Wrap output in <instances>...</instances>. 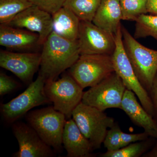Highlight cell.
I'll use <instances>...</instances> for the list:
<instances>
[{
	"instance_id": "26",
	"label": "cell",
	"mask_w": 157,
	"mask_h": 157,
	"mask_svg": "<svg viewBox=\"0 0 157 157\" xmlns=\"http://www.w3.org/2000/svg\"><path fill=\"white\" fill-rule=\"evenodd\" d=\"M20 84L6 73H0V96L12 92L20 86Z\"/></svg>"
},
{
	"instance_id": "16",
	"label": "cell",
	"mask_w": 157,
	"mask_h": 157,
	"mask_svg": "<svg viewBox=\"0 0 157 157\" xmlns=\"http://www.w3.org/2000/svg\"><path fill=\"white\" fill-rule=\"evenodd\" d=\"M63 144L67 151V157L94 156L93 152L94 150L72 118L66 121L63 132Z\"/></svg>"
},
{
	"instance_id": "28",
	"label": "cell",
	"mask_w": 157,
	"mask_h": 157,
	"mask_svg": "<svg viewBox=\"0 0 157 157\" xmlns=\"http://www.w3.org/2000/svg\"><path fill=\"white\" fill-rule=\"evenodd\" d=\"M149 95L154 107L155 114L157 115V73L153 82Z\"/></svg>"
},
{
	"instance_id": "15",
	"label": "cell",
	"mask_w": 157,
	"mask_h": 157,
	"mask_svg": "<svg viewBox=\"0 0 157 157\" xmlns=\"http://www.w3.org/2000/svg\"><path fill=\"white\" fill-rule=\"evenodd\" d=\"M121 109L123 110L135 124L142 128L152 138L157 139V121L137 101L135 93L126 89Z\"/></svg>"
},
{
	"instance_id": "12",
	"label": "cell",
	"mask_w": 157,
	"mask_h": 157,
	"mask_svg": "<svg viewBox=\"0 0 157 157\" xmlns=\"http://www.w3.org/2000/svg\"><path fill=\"white\" fill-rule=\"evenodd\" d=\"M12 130L17 139L19 149L14 157H52L56 152L43 141L29 124L16 121L12 124Z\"/></svg>"
},
{
	"instance_id": "13",
	"label": "cell",
	"mask_w": 157,
	"mask_h": 157,
	"mask_svg": "<svg viewBox=\"0 0 157 157\" xmlns=\"http://www.w3.org/2000/svg\"><path fill=\"white\" fill-rule=\"evenodd\" d=\"M5 25L25 29L38 34L42 46L53 31L52 15L34 5L24 10L10 22Z\"/></svg>"
},
{
	"instance_id": "18",
	"label": "cell",
	"mask_w": 157,
	"mask_h": 157,
	"mask_svg": "<svg viewBox=\"0 0 157 157\" xmlns=\"http://www.w3.org/2000/svg\"><path fill=\"white\" fill-rule=\"evenodd\" d=\"M52 15L53 32L68 40H77L80 21L71 10L63 7Z\"/></svg>"
},
{
	"instance_id": "4",
	"label": "cell",
	"mask_w": 157,
	"mask_h": 157,
	"mask_svg": "<svg viewBox=\"0 0 157 157\" xmlns=\"http://www.w3.org/2000/svg\"><path fill=\"white\" fill-rule=\"evenodd\" d=\"M72 118L94 150L101 148L108 128L115 124L104 111L82 102L73 110Z\"/></svg>"
},
{
	"instance_id": "24",
	"label": "cell",
	"mask_w": 157,
	"mask_h": 157,
	"mask_svg": "<svg viewBox=\"0 0 157 157\" xmlns=\"http://www.w3.org/2000/svg\"><path fill=\"white\" fill-rule=\"evenodd\" d=\"M122 131L117 124L108 129L103 142L107 151H113L121 148V133Z\"/></svg>"
},
{
	"instance_id": "19",
	"label": "cell",
	"mask_w": 157,
	"mask_h": 157,
	"mask_svg": "<svg viewBox=\"0 0 157 157\" xmlns=\"http://www.w3.org/2000/svg\"><path fill=\"white\" fill-rule=\"evenodd\" d=\"M101 0H66L63 6L70 9L80 21H92Z\"/></svg>"
},
{
	"instance_id": "23",
	"label": "cell",
	"mask_w": 157,
	"mask_h": 157,
	"mask_svg": "<svg viewBox=\"0 0 157 157\" xmlns=\"http://www.w3.org/2000/svg\"><path fill=\"white\" fill-rule=\"evenodd\" d=\"M147 0H120L123 20L135 21L139 16L147 13Z\"/></svg>"
},
{
	"instance_id": "8",
	"label": "cell",
	"mask_w": 157,
	"mask_h": 157,
	"mask_svg": "<svg viewBox=\"0 0 157 157\" xmlns=\"http://www.w3.org/2000/svg\"><path fill=\"white\" fill-rule=\"evenodd\" d=\"M112 55H81L69 73L82 88L92 87L113 73Z\"/></svg>"
},
{
	"instance_id": "21",
	"label": "cell",
	"mask_w": 157,
	"mask_h": 157,
	"mask_svg": "<svg viewBox=\"0 0 157 157\" xmlns=\"http://www.w3.org/2000/svg\"><path fill=\"white\" fill-rule=\"evenodd\" d=\"M151 145L148 138L146 140L130 144L117 150L107 151L102 157H139L147 152Z\"/></svg>"
},
{
	"instance_id": "25",
	"label": "cell",
	"mask_w": 157,
	"mask_h": 157,
	"mask_svg": "<svg viewBox=\"0 0 157 157\" xmlns=\"http://www.w3.org/2000/svg\"><path fill=\"white\" fill-rule=\"evenodd\" d=\"M66 0H30L34 5L47 11L52 15L63 6Z\"/></svg>"
},
{
	"instance_id": "20",
	"label": "cell",
	"mask_w": 157,
	"mask_h": 157,
	"mask_svg": "<svg viewBox=\"0 0 157 157\" xmlns=\"http://www.w3.org/2000/svg\"><path fill=\"white\" fill-rule=\"evenodd\" d=\"M33 5L30 0H0V23L7 24Z\"/></svg>"
},
{
	"instance_id": "2",
	"label": "cell",
	"mask_w": 157,
	"mask_h": 157,
	"mask_svg": "<svg viewBox=\"0 0 157 157\" xmlns=\"http://www.w3.org/2000/svg\"><path fill=\"white\" fill-rule=\"evenodd\" d=\"M28 124L56 153L63 149V134L66 117L53 106L31 110L25 115Z\"/></svg>"
},
{
	"instance_id": "6",
	"label": "cell",
	"mask_w": 157,
	"mask_h": 157,
	"mask_svg": "<svg viewBox=\"0 0 157 157\" xmlns=\"http://www.w3.org/2000/svg\"><path fill=\"white\" fill-rule=\"evenodd\" d=\"M83 90L69 73L58 80L45 82L44 86L45 94L54 109L67 120L72 118L73 110L81 103Z\"/></svg>"
},
{
	"instance_id": "3",
	"label": "cell",
	"mask_w": 157,
	"mask_h": 157,
	"mask_svg": "<svg viewBox=\"0 0 157 157\" xmlns=\"http://www.w3.org/2000/svg\"><path fill=\"white\" fill-rule=\"evenodd\" d=\"M121 31L124 47L135 74L143 87L150 92L157 73V50L141 45L122 26Z\"/></svg>"
},
{
	"instance_id": "30",
	"label": "cell",
	"mask_w": 157,
	"mask_h": 157,
	"mask_svg": "<svg viewBox=\"0 0 157 157\" xmlns=\"http://www.w3.org/2000/svg\"><path fill=\"white\" fill-rule=\"evenodd\" d=\"M144 157H157V141L153 148L142 156Z\"/></svg>"
},
{
	"instance_id": "11",
	"label": "cell",
	"mask_w": 157,
	"mask_h": 157,
	"mask_svg": "<svg viewBox=\"0 0 157 157\" xmlns=\"http://www.w3.org/2000/svg\"><path fill=\"white\" fill-rule=\"evenodd\" d=\"M41 53L33 52H14L1 50L0 66L11 72L22 82L29 85L41 63Z\"/></svg>"
},
{
	"instance_id": "10",
	"label": "cell",
	"mask_w": 157,
	"mask_h": 157,
	"mask_svg": "<svg viewBox=\"0 0 157 157\" xmlns=\"http://www.w3.org/2000/svg\"><path fill=\"white\" fill-rule=\"evenodd\" d=\"M77 40L80 55H112L115 48V36L92 21H80Z\"/></svg>"
},
{
	"instance_id": "1",
	"label": "cell",
	"mask_w": 157,
	"mask_h": 157,
	"mask_svg": "<svg viewBox=\"0 0 157 157\" xmlns=\"http://www.w3.org/2000/svg\"><path fill=\"white\" fill-rule=\"evenodd\" d=\"M80 55L78 40H68L52 31L42 45L39 74L45 82L56 80Z\"/></svg>"
},
{
	"instance_id": "27",
	"label": "cell",
	"mask_w": 157,
	"mask_h": 157,
	"mask_svg": "<svg viewBox=\"0 0 157 157\" xmlns=\"http://www.w3.org/2000/svg\"><path fill=\"white\" fill-rule=\"evenodd\" d=\"M149 137H150L145 132L137 134H129L122 131L121 133L122 147H124L130 144L146 140L148 139Z\"/></svg>"
},
{
	"instance_id": "22",
	"label": "cell",
	"mask_w": 157,
	"mask_h": 157,
	"mask_svg": "<svg viewBox=\"0 0 157 157\" xmlns=\"http://www.w3.org/2000/svg\"><path fill=\"white\" fill-rule=\"evenodd\" d=\"M135 21V39L151 36L157 41V15L142 14Z\"/></svg>"
},
{
	"instance_id": "14",
	"label": "cell",
	"mask_w": 157,
	"mask_h": 157,
	"mask_svg": "<svg viewBox=\"0 0 157 157\" xmlns=\"http://www.w3.org/2000/svg\"><path fill=\"white\" fill-rule=\"evenodd\" d=\"M0 45L10 51L22 52H31L42 46L38 34L5 24L0 25Z\"/></svg>"
},
{
	"instance_id": "7",
	"label": "cell",
	"mask_w": 157,
	"mask_h": 157,
	"mask_svg": "<svg viewBox=\"0 0 157 157\" xmlns=\"http://www.w3.org/2000/svg\"><path fill=\"white\" fill-rule=\"evenodd\" d=\"M45 82L39 74L24 91L6 104H1V114L5 121L13 124L33 108L50 103L44 90Z\"/></svg>"
},
{
	"instance_id": "29",
	"label": "cell",
	"mask_w": 157,
	"mask_h": 157,
	"mask_svg": "<svg viewBox=\"0 0 157 157\" xmlns=\"http://www.w3.org/2000/svg\"><path fill=\"white\" fill-rule=\"evenodd\" d=\"M147 9L148 13L157 15V0H147Z\"/></svg>"
},
{
	"instance_id": "17",
	"label": "cell",
	"mask_w": 157,
	"mask_h": 157,
	"mask_svg": "<svg viewBox=\"0 0 157 157\" xmlns=\"http://www.w3.org/2000/svg\"><path fill=\"white\" fill-rule=\"evenodd\" d=\"M122 20L120 0H101L92 22L115 35Z\"/></svg>"
},
{
	"instance_id": "5",
	"label": "cell",
	"mask_w": 157,
	"mask_h": 157,
	"mask_svg": "<svg viewBox=\"0 0 157 157\" xmlns=\"http://www.w3.org/2000/svg\"><path fill=\"white\" fill-rule=\"evenodd\" d=\"M114 36L115 48L112 55L114 72L120 77L127 89L135 93L145 110L154 117L155 114L150 96L137 78L125 50L121 25Z\"/></svg>"
},
{
	"instance_id": "9",
	"label": "cell",
	"mask_w": 157,
	"mask_h": 157,
	"mask_svg": "<svg viewBox=\"0 0 157 157\" xmlns=\"http://www.w3.org/2000/svg\"><path fill=\"white\" fill-rule=\"evenodd\" d=\"M126 88L115 72L83 93L82 103L104 111L109 108L121 109Z\"/></svg>"
}]
</instances>
